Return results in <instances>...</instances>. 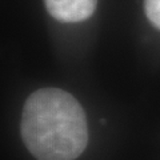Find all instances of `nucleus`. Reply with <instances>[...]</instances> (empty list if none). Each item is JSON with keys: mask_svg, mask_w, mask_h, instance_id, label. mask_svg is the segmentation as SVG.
Masks as SVG:
<instances>
[{"mask_svg": "<svg viewBox=\"0 0 160 160\" xmlns=\"http://www.w3.org/2000/svg\"><path fill=\"white\" fill-rule=\"evenodd\" d=\"M20 133L38 160H75L88 143L87 116L71 93L42 88L26 100Z\"/></svg>", "mask_w": 160, "mask_h": 160, "instance_id": "1", "label": "nucleus"}, {"mask_svg": "<svg viewBox=\"0 0 160 160\" xmlns=\"http://www.w3.org/2000/svg\"><path fill=\"white\" fill-rule=\"evenodd\" d=\"M48 13L63 23H79L91 18L98 0H44Z\"/></svg>", "mask_w": 160, "mask_h": 160, "instance_id": "2", "label": "nucleus"}, {"mask_svg": "<svg viewBox=\"0 0 160 160\" xmlns=\"http://www.w3.org/2000/svg\"><path fill=\"white\" fill-rule=\"evenodd\" d=\"M144 11L152 26L160 29V0H144Z\"/></svg>", "mask_w": 160, "mask_h": 160, "instance_id": "3", "label": "nucleus"}]
</instances>
